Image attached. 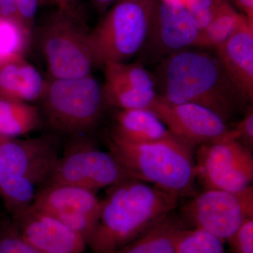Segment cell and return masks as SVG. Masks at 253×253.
Listing matches in <instances>:
<instances>
[{
    "label": "cell",
    "mask_w": 253,
    "mask_h": 253,
    "mask_svg": "<svg viewBox=\"0 0 253 253\" xmlns=\"http://www.w3.org/2000/svg\"><path fill=\"white\" fill-rule=\"evenodd\" d=\"M158 66L156 92L172 104H193L211 110L224 121L246 101L229 81L215 56L187 49L172 53Z\"/></svg>",
    "instance_id": "cell-1"
},
{
    "label": "cell",
    "mask_w": 253,
    "mask_h": 253,
    "mask_svg": "<svg viewBox=\"0 0 253 253\" xmlns=\"http://www.w3.org/2000/svg\"><path fill=\"white\" fill-rule=\"evenodd\" d=\"M177 202L174 195L144 181H121L100 201L99 221L88 246L93 253H117L174 211Z\"/></svg>",
    "instance_id": "cell-2"
},
{
    "label": "cell",
    "mask_w": 253,
    "mask_h": 253,
    "mask_svg": "<svg viewBox=\"0 0 253 253\" xmlns=\"http://www.w3.org/2000/svg\"><path fill=\"white\" fill-rule=\"evenodd\" d=\"M107 142L110 154L132 179L152 184L178 199L194 190L195 151L183 141L135 144L111 132Z\"/></svg>",
    "instance_id": "cell-3"
},
{
    "label": "cell",
    "mask_w": 253,
    "mask_h": 253,
    "mask_svg": "<svg viewBox=\"0 0 253 253\" xmlns=\"http://www.w3.org/2000/svg\"><path fill=\"white\" fill-rule=\"evenodd\" d=\"M52 136L9 138L0 145V196L12 215L33 204L37 186L46 183L59 161Z\"/></svg>",
    "instance_id": "cell-4"
},
{
    "label": "cell",
    "mask_w": 253,
    "mask_h": 253,
    "mask_svg": "<svg viewBox=\"0 0 253 253\" xmlns=\"http://www.w3.org/2000/svg\"><path fill=\"white\" fill-rule=\"evenodd\" d=\"M156 0H118L101 16L89 40L96 66L126 62L144 47Z\"/></svg>",
    "instance_id": "cell-5"
},
{
    "label": "cell",
    "mask_w": 253,
    "mask_h": 253,
    "mask_svg": "<svg viewBox=\"0 0 253 253\" xmlns=\"http://www.w3.org/2000/svg\"><path fill=\"white\" fill-rule=\"evenodd\" d=\"M41 101L50 126L73 137L92 129L106 105L102 85L91 74L72 79L48 78Z\"/></svg>",
    "instance_id": "cell-6"
},
{
    "label": "cell",
    "mask_w": 253,
    "mask_h": 253,
    "mask_svg": "<svg viewBox=\"0 0 253 253\" xmlns=\"http://www.w3.org/2000/svg\"><path fill=\"white\" fill-rule=\"evenodd\" d=\"M89 32L85 21L59 10L46 18L39 42L49 78L72 79L91 74L96 65Z\"/></svg>",
    "instance_id": "cell-7"
},
{
    "label": "cell",
    "mask_w": 253,
    "mask_h": 253,
    "mask_svg": "<svg viewBox=\"0 0 253 253\" xmlns=\"http://www.w3.org/2000/svg\"><path fill=\"white\" fill-rule=\"evenodd\" d=\"M179 217L185 225L227 241L245 221L253 219V186L237 192L205 190L181 207Z\"/></svg>",
    "instance_id": "cell-8"
},
{
    "label": "cell",
    "mask_w": 253,
    "mask_h": 253,
    "mask_svg": "<svg viewBox=\"0 0 253 253\" xmlns=\"http://www.w3.org/2000/svg\"><path fill=\"white\" fill-rule=\"evenodd\" d=\"M194 166L196 179L205 190L237 192L253 182L252 151L234 136L198 146Z\"/></svg>",
    "instance_id": "cell-9"
},
{
    "label": "cell",
    "mask_w": 253,
    "mask_h": 253,
    "mask_svg": "<svg viewBox=\"0 0 253 253\" xmlns=\"http://www.w3.org/2000/svg\"><path fill=\"white\" fill-rule=\"evenodd\" d=\"M59 161L46 181V185L76 186L96 192L132 179L109 152L96 149L81 140Z\"/></svg>",
    "instance_id": "cell-10"
},
{
    "label": "cell",
    "mask_w": 253,
    "mask_h": 253,
    "mask_svg": "<svg viewBox=\"0 0 253 253\" xmlns=\"http://www.w3.org/2000/svg\"><path fill=\"white\" fill-rule=\"evenodd\" d=\"M77 233L89 245L94 235L100 212L95 193L68 185H46L37 192L31 205Z\"/></svg>",
    "instance_id": "cell-11"
},
{
    "label": "cell",
    "mask_w": 253,
    "mask_h": 253,
    "mask_svg": "<svg viewBox=\"0 0 253 253\" xmlns=\"http://www.w3.org/2000/svg\"><path fill=\"white\" fill-rule=\"evenodd\" d=\"M150 109L158 116L173 135L193 149L229 137L234 129L211 110L193 104H172L158 96Z\"/></svg>",
    "instance_id": "cell-12"
},
{
    "label": "cell",
    "mask_w": 253,
    "mask_h": 253,
    "mask_svg": "<svg viewBox=\"0 0 253 253\" xmlns=\"http://www.w3.org/2000/svg\"><path fill=\"white\" fill-rule=\"evenodd\" d=\"M201 30L181 0H156L152 25L145 46L154 57L164 59L196 46Z\"/></svg>",
    "instance_id": "cell-13"
},
{
    "label": "cell",
    "mask_w": 253,
    "mask_h": 253,
    "mask_svg": "<svg viewBox=\"0 0 253 253\" xmlns=\"http://www.w3.org/2000/svg\"><path fill=\"white\" fill-rule=\"evenodd\" d=\"M13 225L24 241L44 253H83L88 246L59 219L32 206L13 215Z\"/></svg>",
    "instance_id": "cell-14"
},
{
    "label": "cell",
    "mask_w": 253,
    "mask_h": 253,
    "mask_svg": "<svg viewBox=\"0 0 253 253\" xmlns=\"http://www.w3.org/2000/svg\"><path fill=\"white\" fill-rule=\"evenodd\" d=\"M218 61L229 81L246 101L253 100V23L246 21L215 49Z\"/></svg>",
    "instance_id": "cell-15"
},
{
    "label": "cell",
    "mask_w": 253,
    "mask_h": 253,
    "mask_svg": "<svg viewBox=\"0 0 253 253\" xmlns=\"http://www.w3.org/2000/svg\"><path fill=\"white\" fill-rule=\"evenodd\" d=\"M112 133L135 144L181 141L150 109L120 110Z\"/></svg>",
    "instance_id": "cell-16"
},
{
    "label": "cell",
    "mask_w": 253,
    "mask_h": 253,
    "mask_svg": "<svg viewBox=\"0 0 253 253\" xmlns=\"http://www.w3.org/2000/svg\"><path fill=\"white\" fill-rule=\"evenodd\" d=\"M46 80L24 59L0 68V98L31 104L41 100Z\"/></svg>",
    "instance_id": "cell-17"
},
{
    "label": "cell",
    "mask_w": 253,
    "mask_h": 253,
    "mask_svg": "<svg viewBox=\"0 0 253 253\" xmlns=\"http://www.w3.org/2000/svg\"><path fill=\"white\" fill-rule=\"evenodd\" d=\"M186 229L173 211L117 253H175L178 240Z\"/></svg>",
    "instance_id": "cell-18"
},
{
    "label": "cell",
    "mask_w": 253,
    "mask_h": 253,
    "mask_svg": "<svg viewBox=\"0 0 253 253\" xmlns=\"http://www.w3.org/2000/svg\"><path fill=\"white\" fill-rule=\"evenodd\" d=\"M38 107L28 103L0 98V136L16 138L31 132L39 126Z\"/></svg>",
    "instance_id": "cell-19"
},
{
    "label": "cell",
    "mask_w": 253,
    "mask_h": 253,
    "mask_svg": "<svg viewBox=\"0 0 253 253\" xmlns=\"http://www.w3.org/2000/svg\"><path fill=\"white\" fill-rule=\"evenodd\" d=\"M247 18L234 9L230 1L219 6L207 27L200 33L196 46L215 49L230 38Z\"/></svg>",
    "instance_id": "cell-20"
},
{
    "label": "cell",
    "mask_w": 253,
    "mask_h": 253,
    "mask_svg": "<svg viewBox=\"0 0 253 253\" xmlns=\"http://www.w3.org/2000/svg\"><path fill=\"white\" fill-rule=\"evenodd\" d=\"M102 88L106 105L120 110L149 109L158 96L156 92L139 91L109 78H105Z\"/></svg>",
    "instance_id": "cell-21"
},
{
    "label": "cell",
    "mask_w": 253,
    "mask_h": 253,
    "mask_svg": "<svg viewBox=\"0 0 253 253\" xmlns=\"http://www.w3.org/2000/svg\"><path fill=\"white\" fill-rule=\"evenodd\" d=\"M31 36L19 23L0 15V67L23 59Z\"/></svg>",
    "instance_id": "cell-22"
},
{
    "label": "cell",
    "mask_w": 253,
    "mask_h": 253,
    "mask_svg": "<svg viewBox=\"0 0 253 253\" xmlns=\"http://www.w3.org/2000/svg\"><path fill=\"white\" fill-rule=\"evenodd\" d=\"M103 68L105 78L122 82L126 85L144 92H156L155 76L140 63H109Z\"/></svg>",
    "instance_id": "cell-23"
},
{
    "label": "cell",
    "mask_w": 253,
    "mask_h": 253,
    "mask_svg": "<svg viewBox=\"0 0 253 253\" xmlns=\"http://www.w3.org/2000/svg\"><path fill=\"white\" fill-rule=\"evenodd\" d=\"M175 253H224V242L202 229H186L178 240Z\"/></svg>",
    "instance_id": "cell-24"
},
{
    "label": "cell",
    "mask_w": 253,
    "mask_h": 253,
    "mask_svg": "<svg viewBox=\"0 0 253 253\" xmlns=\"http://www.w3.org/2000/svg\"><path fill=\"white\" fill-rule=\"evenodd\" d=\"M229 0H187L186 6L201 32L207 27L215 16L219 6Z\"/></svg>",
    "instance_id": "cell-25"
},
{
    "label": "cell",
    "mask_w": 253,
    "mask_h": 253,
    "mask_svg": "<svg viewBox=\"0 0 253 253\" xmlns=\"http://www.w3.org/2000/svg\"><path fill=\"white\" fill-rule=\"evenodd\" d=\"M0 253H44L28 244L13 225L0 231Z\"/></svg>",
    "instance_id": "cell-26"
},
{
    "label": "cell",
    "mask_w": 253,
    "mask_h": 253,
    "mask_svg": "<svg viewBox=\"0 0 253 253\" xmlns=\"http://www.w3.org/2000/svg\"><path fill=\"white\" fill-rule=\"evenodd\" d=\"M227 241L232 253H253V219L245 221Z\"/></svg>",
    "instance_id": "cell-27"
},
{
    "label": "cell",
    "mask_w": 253,
    "mask_h": 253,
    "mask_svg": "<svg viewBox=\"0 0 253 253\" xmlns=\"http://www.w3.org/2000/svg\"><path fill=\"white\" fill-rule=\"evenodd\" d=\"M16 21L25 31L33 35L38 0H16Z\"/></svg>",
    "instance_id": "cell-28"
},
{
    "label": "cell",
    "mask_w": 253,
    "mask_h": 253,
    "mask_svg": "<svg viewBox=\"0 0 253 253\" xmlns=\"http://www.w3.org/2000/svg\"><path fill=\"white\" fill-rule=\"evenodd\" d=\"M236 140L251 151L253 148V107L250 106L246 111L244 118L233 128Z\"/></svg>",
    "instance_id": "cell-29"
},
{
    "label": "cell",
    "mask_w": 253,
    "mask_h": 253,
    "mask_svg": "<svg viewBox=\"0 0 253 253\" xmlns=\"http://www.w3.org/2000/svg\"><path fill=\"white\" fill-rule=\"evenodd\" d=\"M55 4L57 6V10L65 14L70 15L81 20L84 21V11L82 9L81 4L78 0H53Z\"/></svg>",
    "instance_id": "cell-30"
},
{
    "label": "cell",
    "mask_w": 253,
    "mask_h": 253,
    "mask_svg": "<svg viewBox=\"0 0 253 253\" xmlns=\"http://www.w3.org/2000/svg\"><path fill=\"white\" fill-rule=\"evenodd\" d=\"M234 2L249 22L253 23V0H230Z\"/></svg>",
    "instance_id": "cell-31"
},
{
    "label": "cell",
    "mask_w": 253,
    "mask_h": 253,
    "mask_svg": "<svg viewBox=\"0 0 253 253\" xmlns=\"http://www.w3.org/2000/svg\"><path fill=\"white\" fill-rule=\"evenodd\" d=\"M91 1L96 11L102 16L118 0H91Z\"/></svg>",
    "instance_id": "cell-32"
},
{
    "label": "cell",
    "mask_w": 253,
    "mask_h": 253,
    "mask_svg": "<svg viewBox=\"0 0 253 253\" xmlns=\"http://www.w3.org/2000/svg\"><path fill=\"white\" fill-rule=\"evenodd\" d=\"M6 139H9V138H5L3 137V136H0V145H1L3 141L6 140Z\"/></svg>",
    "instance_id": "cell-33"
},
{
    "label": "cell",
    "mask_w": 253,
    "mask_h": 253,
    "mask_svg": "<svg viewBox=\"0 0 253 253\" xmlns=\"http://www.w3.org/2000/svg\"><path fill=\"white\" fill-rule=\"evenodd\" d=\"M181 1H184V2L185 3V4H186V1H187V0H181Z\"/></svg>",
    "instance_id": "cell-34"
},
{
    "label": "cell",
    "mask_w": 253,
    "mask_h": 253,
    "mask_svg": "<svg viewBox=\"0 0 253 253\" xmlns=\"http://www.w3.org/2000/svg\"><path fill=\"white\" fill-rule=\"evenodd\" d=\"M0 68H1V67H0Z\"/></svg>",
    "instance_id": "cell-35"
}]
</instances>
